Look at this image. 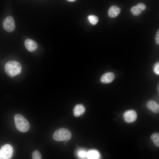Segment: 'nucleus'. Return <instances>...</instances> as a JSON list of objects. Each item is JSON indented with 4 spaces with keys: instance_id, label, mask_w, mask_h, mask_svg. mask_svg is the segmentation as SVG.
Segmentation results:
<instances>
[{
    "instance_id": "0eeeda50",
    "label": "nucleus",
    "mask_w": 159,
    "mask_h": 159,
    "mask_svg": "<svg viewBox=\"0 0 159 159\" xmlns=\"http://www.w3.org/2000/svg\"><path fill=\"white\" fill-rule=\"evenodd\" d=\"M26 48L29 51L32 52L35 51L37 49L38 46L37 43L30 39H27L24 42Z\"/></svg>"
},
{
    "instance_id": "aec40b11",
    "label": "nucleus",
    "mask_w": 159,
    "mask_h": 159,
    "mask_svg": "<svg viewBox=\"0 0 159 159\" xmlns=\"http://www.w3.org/2000/svg\"><path fill=\"white\" fill-rule=\"evenodd\" d=\"M137 6L141 9L142 11H143L146 8V5L143 3H138Z\"/></svg>"
},
{
    "instance_id": "20e7f679",
    "label": "nucleus",
    "mask_w": 159,
    "mask_h": 159,
    "mask_svg": "<svg viewBox=\"0 0 159 159\" xmlns=\"http://www.w3.org/2000/svg\"><path fill=\"white\" fill-rule=\"evenodd\" d=\"M13 148L10 145L6 144L3 145L0 150L1 159L10 158L13 155Z\"/></svg>"
},
{
    "instance_id": "6e6552de",
    "label": "nucleus",
    "mask_w": 159,
    "mask_h": 159,
    "mask_svg": "<svg viewBox=\"0 0 159 159\" xmlns=\"http://www.w3.org/2000/svg\"><path fill=\"white\" fill-rule=\"evenodd\" d=\"M115 77L113 73L108 72L104 74L101 77L100 81L103 84H107L112 82Z\"/></svg>"
},
{
    "instance_id": "f03ea898",
    "label": "nucleus",
    "mask_w": 159,
    "mask_h": 159,
    "mask_svg": "<svg viewBox=\"0 0 159 159\" xmlns=\"http://www.w3.org/2000/svg\"><path fill=\"white\" fill-rule=\"evenodd\" d=\"M15 126L19 131L24 132L30 128V124L27 120L22 115L16 114L14 116Z\"/></svg>"
},
{
    "instance_id": "4be33fe9",
    "label": "nucleus",
    "mask_w": 159,
    "mask_h": 159,
    "mask_svg": "<svg viewBox=\"0 0 159 159\" xmlns=\"http://www.w3.org/2000/svg\"><path fill=\"white\" fill-rule=\"evenodd\" d=\"M0 159H1L0 157Z\"/></svg>"
},
{
    "instance_id": "7ed1b4c3",
    "label": "nucleus",
    "mask_w": 159,
    "mask_h": 159,
    "mask_svg": "<svg viewBox=\"0 0 159 159\" xmlns=\"http://www.w3.org/2000/svg\"><path fill=\"white\" fill-rule=\"evenodd\" d=\"M72 134L70 131L65 128H61L55 131L53 135V139L57 141L68 140L70 139Z\"/></svg>"
},
{
    "instance_id": "9b49d317",
    "label": "nucleus",
    "mask_w": 159,
    "mask_h": 159,
    "mask_svg": "<svg viewBox=\"0 0 159 159\" xmlns=\"http://www.w3.org/2000/svg\"><path fill=\"white\" fill-rule=\"evenodd\" d=\"M148 108L150 110L155 113L159 112V106L156 102L153 100L148 101L147 104Z\"/></svg>"
},
{
    "instance_id": "423d86ee",
    "label": "nucleus",
    "mask_w": 159,
    "mask_h": 159,
    "mask_svg": "<svg viewBox=\"0 0 159 159\" xmlns=\"http://www.w3.org/2000/svg\"><path fill=\"white\" fill-rule=\"evenodd\" d=\"M125 121L127 123L134 122L137 118L136 112L133 110H129L125 111L123 114Z\"/></svg>"
},
{
    "instance_id": "412c9836",
    "label": "nucleus",
    "mask_w": 159,
    "mask_h": 159,
    "mask_svg": "<svg viewBox=\"0 0 159 159\" xmlns=\"http://www.w3.org/2000/svg\"><path fill=\"white\" fill-rule=\"evenodd\" d=\"M68 0L69 1H74L75 0Z\"/></svg>"
},
{
    "instance_id": "39448f33",
    "label": "nucleus",
    "mask_w": 159,
    "mask_h": 159,
    "mask_svg": "<svg viewBox=\"0 0 159 159\" xmlns=\"http://www.w3.org/2000/svg\"><path fill=\"white\" fill-rule=\"evenodd\" d=\"M4 29L8 32H12L15 29V23L13 18L8 16L4 20L3 23Z\"/></svg>"
},
{
    "instance_id": "f257e3e1",
    "label": "nucleus",
    "mask_w": 159,
    "mask_h": 159,
    "mask_svg": "<svg viewBox=\"0 0 159 159\" xmlns=\"http://www.w3.org/2000/svg\"><path fill=\"white\" fill-rule=\"evenodd\" d=\"M21 66L18 62L14 60L7 62L5 66V70L7 74L9 77H13L21 72Z\"/></svg>"
},
{
    "instance_id": "1a4fd4ad",
    "label": "nucleus",
    "mask_w": 159,
    "mask_h": 159,
    "mask_svg": "<svg viewBox=\"0 0 159 159\" xmlns=\"http://www.w3.org/2000/svg\"><path fill=\"white\" fill-rule=\"evenodd\" d=\"M85 109L81 104H78L74 107L73 111L74 115L75 117H78L82 115L85 112Z\"/></svg>"
},
{
    "instance_id": "9d476101",
    "label": "nucleus",
    "mask_w": 159,
    "mask_h": 159,
    "mask_svg": "<svg viewBox=\"0 0 159 159\" xmlns=\"http://www.w3.org/2000/svg\"><path fill=\"white\" fill-rule=\"evenodd\" d=\"M121 11L120 8L115 6L110 7L108 11V15L110 17H115L117 16Z\"/></svg>"
},
{
    "instance_id": "2eb2a0df",
    "label": "nucleus",
    "mask_w": 159,
    "mask_h": 159,
    "mask_svg": "<svg viewBox=\"0 0 159 159\" xmlns=\"http://www.w3.org/2000/svg\"><path fill=\"white\" fill-rule=\"evenodd\" d=\"M88 19L90 23L93 25L96 24L98 21V17L94 15L89 16Z\"/></svg>"
},
{
    "instance_id": "f8f14e48",
    "label": "nucleus",
    "mask_w": 159,
    "mask_h": 159,
    "mask_svg": "<svg viewBox=\"0 0 159 159\" xmlns=\"http://www.w3.org/2000/svg\"><path fill=\"white\" fill-rule=\"evenodd\" d=\"M100 155L99 152L97 150H92L87 152V158L89 159L99 158Z\"/></svg>"
},
{
    "instance_id": "6ab92c4d",
    "label": "nucleus",
    "mask_w": 159,
    "mask_h": 159,
    "mask_svg": "<svg viewBox=\"0 0 159 159\" xmlns=\"http://www.w3.org/2000/svg\"><path fill=\"white\" fill-rule=\"evenodd\" d=\"M155 41L156 43L158 45L159 44V30L158 29L156 32L155 37Z\"/></svg>"
},
{
    "instance_id": "4468645a",
    "label": "nucleus",
    "mask_w": 159,
    "mask_h": 159,
    "mask_svg": "<svg viewBox=\"0 0 159 159\" xmlns=\"http://www.w3.org/2000/svg\"><path fill=\"white\" fill-rule=\"evenodd\" d=\"M130 11L133 15L135 16H137L141 13L142 11L137 5L132 7L130 10Z\"/></svg>"
},
{
    "instance_id": "ddd939ff",
    "label": "nucleus",
    "mask_w": 159,
    "mask_h": 159,
    "mask_svg": "<svg viewBox=\"0 0 159 159\" xmlns=\"http://www.w3.org/2000/svg\"><path fill=\"white\" fill-rule=\"evenodd\" d=\"M150 138L155 145L157 147H159V134L155 132L152 135Z\"/></svg>"
},
{
    "instance_id": "f3484780",
    "label": "nucleus",
    "mask_w": 159,
    "mask_h": 159,
    "mask_svg": "<svg viewBox=\"0 0 159 159\" xmlns=\"http://www.w3.org/2000/svg\"><path fill=\"white\" fill-rule=\"evenodd\" d=\"M78 154L81 158H87V152L84 150H79L78 153Z\"/></svg>"
},
{
    "instance_id": "a211bd4d",
    "label": "nucleus",
    "mask_w": 159,
    "mask_h": 159,
    "mask_svg": "<svg viewBox=\"0 0 159 159\" xmlns=\"http://www.w3.org/2000/svg\"><path fill=\"white\" fill-rule=\"evenodd\" d=\"M153 71L157 75L159 74V62L156 63L153 67Z\"/></svg>"
},
{
    "instance_id": "dca6fc26",
    "label": "nucleus",
    "mask_w": 159,
    "mask_h": 159,
    "mask_svg": "<svg viewBox=\"0 0 159 159\" xmlns=\"http://www.w3.org/2000/svg\"><path fill=\"white\" fill-rule=\"evenodd\" d=\"M32 158L33 159H41V155L39 151L36 150L33 152Z\"/></svg>"
}]
</instances>
